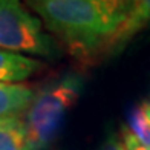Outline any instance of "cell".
I'll return each mask as SVG.
<instances>
[{"mask_svg":"<svg viewBox=\"0 0 150 150\" xmlns=\"http://www.w3.org/2000/svg\"><path fill=\"white\" fill-rule=\"evenodd\" d=\"M142 109H144V112H146L147 118H149V121H150V103H149V101H146V103H142Z\"/></svg>","mask_w":150,"mask_h":150,"instance_id":"8fae6325","label":"cell"},{"mask_svg":"<svg viewBox=\"0 0 150 150\" xmlns=\"http://www.w3.org/2000/svg\"><path fill=\"white\" fill-rule=\"evenodd\" d=\"M35 14L60 47L83 66L115 55V42L133 2L127 0H34Z\"/></svg>","mask_w":150,"mask_h":150,"instance_id":"6da1fadb","label":"cell"},{"mask_svg":"<svg viewBox=\"0 0 150 150\" xmlns=\"http://www.w3.org/2000/svg\"><path fill=\"white\" fill-rule=\"evenodd\" d=\"M129 130L133 133V136L141 144L150 149V121L142 109V104L132 107L127 117V126Z\"/></svg>","mask_w":150,"mask_h":150,"instance_id":"ba28073f","label":"cell"},{"mask_svg":"<svg viewBox=\"0 0 150 150\" xmlns=\"http://www.w3.org/2000/svg\"><path fill=\"white\" fill-rule=\"evenodd\" d=\"M100 150H126L124 144H122L121 138L118 136H110L109 139H106V142L101 146Z\"/></svg>","mask_w":150,"mask_h":150,"instance_id":"30bf717a","label":"cell"},{"mask_svg":"<svg viewBox=\"0 0 150 150\" xmlns=\"http://www.w3.org/2000/svg\"><path fill=\"white\" fill-rule=\"evenodd\" d=\"M147 26H150V0L133 2L130 12L118 32L117 42H115V54H118L130 40H133Z\"/></svg>","mask_w":150,"mask_h":150,"instance_id":"8992f818","label":"cell"},{"mask_svg":"<svg viewBox=\"0 0 150 150\" xmlns=\"http://www.w3.org/2000/svg\"><path fill=\"white\" fill-rule=\"evenodd\" d=\"M149 103H150V95H149Z\"/></svg>","mask_w":150,"mask_h":150,"instance_id":"7c38bea8","label":"cell"},{"mask_svg":"<svg viewBox=\"0 0 150 150\" xmlns=\"http://www.w3.org/2000/svg\"><path fill=\"white\" fill-rule=\"evenodd\" d=\"M0 49L54 58L60 46L28 6L16 0H0Z\"/></svg>","mask_w":150,"mask_h":150,"instance_id":"3957f363","label":"cell"},{"mask_svg":"<svg viewBox=\"0 0 150 150\" xmlns=\"http://www.w3.org/2000/svg\"><path fill=\"white\" fill-rule=\"evenodd\" d=\"M35 93V87L26 83H0V120L23 117Z\"/></svg>","mask_w":150,"mask_h":150,"instance_id":"5b68a950","label":"cell"},{"mask_svg":"<svg viewBox=\"0 0 150 150\" xmlns=\"http://www.w3.org/2000/svg\"><path fill=\"white\" fill-rule=\"evenodd\" d=\"M83 89L84 78L75 71L61 74L37 89L29 109L23 115L29 150H47L57 141Z\"/></svg>","mask_w":150,"mask_h":150,"instance_id":"7a4b0ae2","label":"cell"},{"mask_svg":"<svg viewBox=\"0 0 150 150\" xmlns=\"http://www.w3.org/2000/svg\"><path fill=\"white\" fill-rule=\"evenodd\" d=\"M45 67L38 58L0 49V83H25Z\"/></svg>","mask_w":150,"mask_h":150,"instance_id":"277c9868","label":"cell"},{"mask_svg":"<svg viewBox=\"0 0 150 150\" xmlns=\"http://www.w3.org/2000/svg\"><path fill=\"white\" fill-rule=\"evenodd\" d=\"M0 150H29L23 117L0 120Z\"/></svg>","mask_w":150,"mask_h":150,"instance_id":"52a82bcc","label":"cell"},{"mask_svg":"<svg viewBox=\"0 0 150 150\" xmlns=\"http://www.w3.org/2000/svg\"><path fill=\"white\" fill-rule=\"evenodd\" d=\"M120 135H121V141H122V144H124V149L126 150H150L144 144H141V142L135 138L133 133L129 130L126 126L121 127Z\"/></svg>","mask_w":150,"mask_h":150,"instance_id":"9c48e42d","label":"cell"}]
</instances>
